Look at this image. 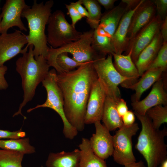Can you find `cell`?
<instances>
[{"label": "cell", "mask_w": 167, "mask_h": 167, "mask_svg": "<svg viewBox=\"0 0 167 167\" xmlns=\"http://www.w3.org/2000/svg\"><path fill=\"white\" fill-rule=\"evenodd\" d=\"M98 79L93 62L85 63L70 72L57 74V82L63 98L66 117L78 131L84 128L88 101Z\"/></svg>", "instance_id": "obj_1"}, {"label": "cell", "mask_w": 167, "mask_h": 167, "mask_svg": "<svg viewBox=\"0 0 167 167\" xmlns=\"http://www.w3.org/2000/svg\"><path fill=\"white\" fill-rule=\"evenodd\" d=\"M28 51L19 58L15 63L16 70L22 80L23 91V100L18 111L13 117L21 115L24 119L26 117L22 113V109L31 101L34 96L36 88L47 76L50 67L45 58L42 55L35 58L33 54V46H29Z\"/></svg>", "instance_id": "obj_2"}, {"label": "cell", "mask_w": 167, "mask_h": 167, "mask_svg": "<svg viewBox=\"0 0 167 167\" xmlns=\"http://www.w3.org/2000/svg\"><path fill=\"white\" fill-rule=\"evenodd\" d=\"M134 113L142 126L135 148L145 159L148 167H158L167 158V145L164 140L167 129L165 127L161 130L156 129L146 115Z\"/></svg>", "instance_id": "obj_3"}, {"label": "cell", "mask_w": 167, "mask_h": 167, "mask_svg": "<svg viewBox=\"0 0 167 167\" xmlns=\"http://www.w3.org/2000/svg\"><path fill=\"white\" fill-rule=\"evenodd\" d=\"M54 4L52 0L45 3L43 2L38 3L34 0L32 6L25 8L22 13L21 17L27 20L29 30L28 35H27L28 43L26 47L28 48L30 45H33L35 58L40 55L45 58L48 56L49 47L45 31Z\"/></svg>", "instance_id": "obj_4"}, {"label": "cell", "mask_w": 167, "mask_h": 167, "mask_svg": "<svg viewBox=\"0 0 167 167\" xmlns=\"http://www.w3.org/2000/svg\"><path fill=\"white\" fill-rule=\"evenodd\" d=\"M57 72L54 69L49 71L45 78L42 81V86L45 89L47 97L43 104L38 105L36 107L27 110L29 113L39 108H48L57 112L62 119L63 124V133L65 137L72 139L77 136L78 131L68 122L63 110V98L61 91L57 82Z\"/></svg>", "instance_id": "obj_5"}, {"label": "cell", "mask_w": 167, "mask_h": 167, "mask_svg": "<svg viewBox=\"0 0 167 167\" xmlns=\"http://www.w3.org/2000/svg\"><path fill=\"white\" fill-rule=\"evenodd\" d=\"M94 30L91 29L84 32L78 40L72 42L65 46L54 49L49 48L48 56L45 58L48 63L56 70V59L60 54L66 52L71 54L72 59L80 63L93 62L102 57L93 49L92 46Z\"/></svg>", "instance_id": "obj_6"}, {"label": "cell", "mask_w": 167, "mask_h": 167, "mask_svg": "<svg viewBox=\"0 0 167 167\" xmlns=\"http://www.w3.org/2000/svg\"><path fill=\"white\" fill-rule=\"evenodd\" d=\"M47 24V42L53 48L61 47L76 41L82 34L67 22L64 14L60 10L51 14Z\"/></svg>", "instance_id": "obj_7"}, {"label": "cell", "mask_w": 167, "mask_h": 167, "mask_svg": "<svg viewBox=\"0 0 167 167\" xmlns=\"http://www.w3.org/2000/svg\"><path fill=\"white\" fill-rule=\"evenodd\" d=\"M113 55L102 58L93 62V65L98 79L104 86L107 95L115 98H121L118 86L125 85L128 79L121 75L115 68L112 60Z\"/></svg>", "instance_id": "obj_8"}, {"label": "cell", "mask_w": 167, "mask_h": 167, "mask_svg": "<svg viewBox=\"0 0 167 167\" xmlns=\"http://www.w3.org/2000/svg\"><path fill=\"white\" fill-rule=\"evenodd\" d=\"M139 129L138 124L123 125L113 136L114 161L122 165L136 161L132 150V137Z\"/></svg>", "instance_id": "obj_9"}, {"label": "cell", "mask_w": 167, "mask_h": 167, "mask_svg": "<svg viewBox=\"0 0 167 167\" xmlns=\"http://www.w3.org/2000/svg\"><path fill=\"white\" fill-rule=\"evenodd\" d=\"M162 21L161 17L156 15L129 41L124 55L127 54L131 49V57L135 64L140 52L151 42L156 35L160 31Z\"/></svg>", "instance_id": "obj_10"}, {"label": "cell", "mask_w": 167, "mask_h": 167, "mask_svg": "<svg viewBox=\"0 0 167 167\" xmlns=\"http://www.w3.org/2000/svg\"><path fill=\"white\" fill-rule=\"evenodd\" d=\"M28 43L27 35L16 30L13 32L0 35V66L19 54L27 52L28 48L24 46Z\"/></svg>", "instance_id": "obj_11"}, {"label": "cell", "mask_w": 167, "mask_h": 167, "mask_svg": "<svg viewBox=\"0 0 167 167\" xmlns=\"http://www.w3.org/2000/svg\"><path fill=\"white\" fill-rule=\"evenodd\" d=\"M29 6L24 0H6L2 8L0 34L7 32L13 27H17L20 31H27L21 17L23 10Z\"/></svg>", "instance_id": "obj_12"}, {"label": "cell", "mask_w": 167, "mask_h": 167, "mask_svg": "<svg viewBox=\"0 0 167 167\" xmlns=\"http://www.w3.org/2000/svg\"><path fill=\"white\" fill-rule=\"evenodd\" d=\"M106 96L105 89L98 79L92 86L88 101L85 118V124L94 123L101 120Z\"/></svg>", "instance_id": "obj_13"}, {"label": "cell", "mask_w": 167, "mask_h": 167, "mask_svg": "<svg viewBox=\"0 0 167 167\" xmlns=\"http://www.w3.org/2000/svg\"><path fill=\"white\" fill-rule=\"evenodd\" d=\"M96 131L89 140L91 148L94 153L104 160L113 155V136L109 131L100 121L94 123Z\"/></svg>", "instance_id": "obj_14"}, {"label": "cell", "mask_w": 167, "mask_h": 167, "mask_svg": "<svg viewBox=\"0 0 167 167\" xmlns=\"http://www.w3.org/2000/svg\"><path fill=\"white\" fill-rule=\"evenodd\" d=\"M164 82L162 78L153 85L148 96L141 101H132L131 105L134 112L145 115L147 111L155 106L167 105V94Z\"/></svg>", "instance_id": "obj_15"}, {"label": "cell", "mask_w": 167, "mask_h": 167, "mask_svg": "<svg viewBox=\"0 0 167 167\" xmlns=\"http://www.w3.org/2000/svg\"><path fill=\"white\" fill-rule=\"evenodd\" d=\"M156 13L153 0H143L132 15L127 35L128 43L141 28L151 21Z\"/></svg>", "instance_id": "obj_16"}, {"label": "cell", "mask_w": 167, "mask_h": 167, "mask_svg": "<svg viewBox=\"0 0 167 167\" xmlns=\"http://www.w3.org/2000/svg\"><path fill=\"white\" fill-rule=\"evenodd\" d=\"M141 0L135 7L128 8L122 16L116 30L111 38L115 53L122 54L125 52L128 46L127 35L133 14L143 1Z\"/></svg>", "instance_id": "obj_17"}, {"label": "cell", "mask_w": 167, "mask_h": 167, "mask_svg": "<svg viewBox=\"0 0 167 167\" xmlns=\"http://www.w3.org/2000/svg\"><path fill=\"white\" fill-rule=\"evenodd\" d=\"M131 49L126 55L113 54V65L117 71L122 76L128 79L126 83L123 87L128 88L136 83L140 76L137 68L131 57Z\"/></svg>", "instance_id": "obj_18"}, {"label": "cell", "mask_w": 167, "mask_h": 167, "mask_svg": "<svg viewBox=\"0 0 167 167\" xmlns=\"http://www.w3.org/2000/svg\"><path fill=\"white\" fill-rule=\"evenodd\" d=\"M160 31L140 52L135 63L140 76L146 71L156 56L163 43Z\"/></svg>", "instance_id": "obj_19"}, {"label": "cell", "mask_w": 167, "mask_h": 167, "mask_svg": "<svg viewBox=\"0 0 167 167\" xmlns=\"http://www.w3.org/2000/svg\"><path fill=\"white\" fill-rule=\"evenodd\" d=\"M126 9V4L121 1L117 6L102 14L98 27L111 38Z\"/></svg>", "instance_id": "obj_20"}, {"label": "cell", "mask_w": 167, "mask_h": 167, "mask_svg": "<svg viewBox=\"0 0 167 167\" xmlns=\"http://www.w3.org/2000/svg\"><path fill=\"white\" fill-rule=\"evenodd\" d=\"M164 72L161 68L148 69L146 71L139 80L128 88L135 91L132 98V101H139L143 93L161 79Z\"/></svg>", "instance_id": "obj_21"}, {"label": "cell", "mask_w": 167, "mask_h": 167, "mask_svg": "<svg viewBox=\"0 0 167 167\" xmlns=\"http://www.w3.org/2000/svg\"><path fill=\"white\" fill-rule=\"evenodd\" d=\"M80 157V151L78 149L71 152H51L45 165L46 167H79Z\"/></svg>", "instance_id": "obj_22"}, {"label": "cell", "mask_w": 167, "mask_h": 167, "mask_svg": "<svg viewBox=\"0 0 167 167\" xmlns=\"http://www.w3.org/2000/svg\"><path fill=\"white\" fill-rule=\"evenodd\" d=\"M119 99L107 95L105 98L101 120L109 131L119 128L123 125L122 117L118 114L116 108L117 101Z\"/></svg>", "instance_id": "obj_23"}, {"label": "cell", "mask_w": 167, "mask_h": 167, "mask_svg": "<svg viewBox=\"0 0 167 167\" xmlns=\"http://www.w3.org/2000/svg\"><path fill=\"white\" fill-rule=\"evenodd\" d=\"M78 146L80 151L79 167H107L104 160L94 153L88 139L83 138Z\"/></svg>", "instance_id": "obj_24"}, {"label": "cell", "mask_w": 167, "mask_h": 167, "mask_svg": "<svg viewBox=\"0 0 167 167\" xmlns=\"http://www.w3.org/2000/svg\"><path fill=\"white\" fill-rule=\"evenodd\" d=\"M91 46L95 52L102 57L115 53L111 38L99 27L94 30Z\"/></svg>", "instance_id": "obj_25"}, {"label": "cell", "mask_w": 167, "mask_h": 167, "mask_svg": "<svg viewBox=\"0 0 167 167\" xmlns=\"http://www.w3.org/2000/svg\"><path fill=\"white\" fill-rule=\"evenodd\" d=\"M0 149L30 154L36 152L35 148L29 143L28 138L0 140Z\"/></svg>", "instance_id": "obj_26"}, {"label": "cell", "mask_w": 167, "mask_h": 167, "mask_svg": "<svg viewBox=\"0 0 167 167\" xmlns=\"http://www.w3.org/2000/svg\"><path fill=\"white\" fill-rule=\"evenodd\" d=\"M81 2L88 13L87 23L91 29H96L99 26L102 15L100 5L96 0H81Z\"/></svg>", "instance_id": "obj_27"}, {"label": "cell", "mask_w": 167, "mask_h": 167, "mask_svg": "<svg viewBox=\"0 0 167 167\" xmlns=\"http://www.w3.org/2000/svg\"><path fill=\"white\" fill-rule=\"evenodd\" d=\"M24 155L19 152L0 149V167H22Z\"/></svg>", "instance_id": "obj_28"}, {"label": "cell", "mask_w": 167, "mask_h": 167, "mask_svg": "<svg viewBox=\"0 0 167 167\" xmlns=\"http://www.w3.org/2000/svg\"><path fill=\"white\" fill-rule=\"evenodd\" d=\"M146 115L151 120L153 127L159 129L162 124L167 122V105L155 106L149 109Z\"/></svg>", "instance_id": "obj_29"}, {"label": "cell", "mask_w": 167, "mask_h": 167, "mask_svg": "<svg viewBox=\"0 0 167 167\" xmlns=\"http://www.w3.org/2000/svg\"><path fill=\"white\" fill-rule=\"evenodd\" d=\"M56 63L57 67L56 71L58 74L70 72L85 63L75 61L70 58L68 53L66 52L62 53L57 56Z\"/></svg>", "instance_id": "obj_30"}, {"label": "cell", "mask_w": 167, "mask_h": 167, "mask_svg": "<svg viewBox=\"0 0 167 167\" xmlns=\"http://www.w3.org/2000/svg\"><path fill=\"white\" fill-rule=\"evenodd\" d=\"M167 68V41L163 42L156 56L148 70L161 68L166 72Z\"/></svg>", "instance_id": "obj_31"}, {"label": "cell", "mask_w": 167, "mask_h": 167, "mask_svg": "<svg viewBox=\"0 0 167 167\" xmlns=\"http://www.w3.org/2000/svg\"><path fill=\"white\" fill-rule=\"evenodd\" d=\"M26 133L21 129L15 131L0 129V140L2 139H17L24 138Z\"/></svg>", "instance_id": "obj_32"}, {"label": "cell", "mask_w": 167, "mask_h": 167, "mask_svg": "<svg viewBox=\"0 0 167 167\" xmlns=\"http://www.w3.org/2000/svg\"><path fill=\"white\" fill-rule=\"evenodd\" d=\"M156 6L157 15L162 19L164 20L167 17V0H153Z\"/></svg>", "instance_id": "obj_33"}, {"label": "cell", "mask_w": 167, "mask_h": 167, "mask_svg": "<svg viewBox=\"0 0 167 167\" xmlns=\"http://www.w3.org/2000/svg\"><path fill=\"white\" fill-rule=\"evenodd\" d=\"M67 10V14L70 17L72 26L75 27L76 24L83 17L70 4H65Z\"/></svg>", "instance_id": "obj_34"}, {"label": "cell", "mask_w": 167, "mask_h": 167, "mask_svg": "<svg viewBox=\"0 0 167 167\" xmlns=\"http://www.w3.org/2000/svg\"><path fill=\"white\" fill-rule=\"evenodd\" d=\"M116 108L118 114L121 117L128 110L126 101L121 98H119L117 101Z\"/></svg>", "instance_id": "obj_35"}, {"label": "cell", "mask_w": 167, "mask_h": 167, "mask_svg": "<svg viewBox=\"0 0 167 167\" xmlns=\"http://www.w3.org/2000/svg\"><path fill=\"white\" fill-rule=\"evenodd\" d=\"M7 67L5 65L0 66V90L6 89L8 84L6 80L4 75L7 70Z\"/></svg>", "instance_id": "obj_36"}, {"label": "cell", "mask_w": 167, "mask_h": 167, "mask_svg": "<svg viewBox=\"0 0 167 167\" xmlns=\"http://www.w3.org/2000/svg\"><path fill=\"white\" fill-rule=\"evenodd\" d=\"M123 125L125 126H130L135 123V115L131 111L128 110L122 117Z\"/></svg>", "instance_id": "obj_37"}, {"label": "cell", "mask_w": 167, "mask_h": 167, "mask_svg": "<svg viewBox=\"0 0 167 167\" xmlns=\"http://www.w3.org/2000/svg\"><path fill=\"white\" fill-rule=\"evenodd\" d=\"M70 4L83 17L88 16V12L85 8L82 6L81 0H79L75 2H71Z\"/></svg>", "instance_id": "obj_38"}, {"label": "cell", "mask_w": 167, "mask_h": 167, "mask_svg": "<svg viewBox=\"0 0 167 167\" xmlns=\"http://www.w3.org/2000/svg\"><path fill=\"white\" fill-rule=\"evenodd\" d=\"M99 4L102 6L106 10H110L114 6L115 2L116 0H97Z\"/></svg>", "instance_id": "obj_39"}, {"label": "cell", "mask_w": 167, "mask_h": 167, "mask_svg": "<svg viewBox=\"0 0 167 167\" xmlns=\"http://www.w3.org/2000/svg\"><path fill=\"white\" fill-rule=\"evenodd\" d=\"M160 32L163 42L167 41V17L163 20L160 29Z\"/></svg>", "instance_id": "obj_40"}, {"label": "cell", "mask_w": 167, "mask_h": 167, "mask_svg": "<svg viewBox=\"0 0 167 167\" xmlns=\"http://www.w3.org/2000/svg\"><path fill=\"white\" fill-rule=\"evenodd\" d=\"M141 0H122V1L125 3L127 8H133L136 6Z\"/></svg>", "instance_id": "obj_41"}, {"label": "cell", "mask_w": 167, "mask_h": 167, "mask_svg": "<svg viewBox=\"0 0 167 167\" xmlns=\"http://www.w3.org/2000/svg\"><path fill=\"white\" fill-rule=\"evenodd\" d=\"M124 165L125 167H146L143 162L142 161L127 164Z\"/></svg>", "instance_id": "obj_42"}, {"label": "cell", "mask_w": 167, "mask_h": 167, "mask_svg": "<svg viewBox=\"0 0 167 167\" xmlns=\"http://www.w3.org/2000/svg\"><path fill=\"white\" fill-rule=\"evenodd\" d=\"M161 167H167V160H165L161 164Z\"/></svg>", "instance_id": "obj_43"}, {"label": "cell", "mask_w": 167, "mask_h": 167, "mask_svg": "<svg viewBox=\"0 0 167 167\" xmlns=\"http://www.w3.org/2000/svg\"><path fill=\"white\" fill-rule=\"evenodd\" d=\"M0 2H1V1L0 0ZM0 10H1V8H0V23L2 20V17H1V12H0Z\"/></svg>", "instance_id": "obj_44"}]
</instances>
